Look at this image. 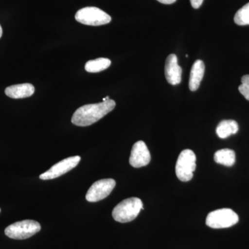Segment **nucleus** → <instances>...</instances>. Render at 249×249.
<instances>
[{
    "mask_svg": "<svg viewBox=\"0 0 249 249\" xmlns=\"http://www.w3.org/2000/svg\"><path fill=\"white\" fill-rule=\"evenodd\" d=\"M115 106V101L111 99L96 104L85 105L75 111L72 116V124L80 127L91 125L111 112Z\"/></svg>",
    "mask_w": 249,
    "mask_h": 249,
    "instance_id": "1",
    "label": "nucleus"
},
{
    "mask_svg": "<svg viewBox=\"0 0 249 249\" xmlns=\"http://www.w3.org/2000/svg\"><path fill=\"white\" fill-rule=\"evenodd\" d=\"M142 209L143 206L139 198H128L116 205L112 211V217L118 222H132L137 218Z\"/></svg>",
    "mask_w": 249,
    "mask_h": 249,
    "instance_id": "2",
    "label": "nucleus"
},
{
    "mask_svg": "<svg viewBox=\"0 0 249 249\" xmlns=\"http://www.w3.org/2000/svg\"><path fill=\"white\" fill-rule=\"evenodd\" d=\"M196 169V155L189 149L183 150L177 160L176 175L180 181L186 182L193 178V172Z\"/></svg>",
    "mask_w": 249,
    "mask_h": 249,
    "instance_id": "3",
    "label": "nucleus"
},
{
    "mask_svg": "<svg viewBox=\"0 0 249 249\" xmlns=\"http://www.w3.org/2000/svg\"><path fill=\"white\" fill-rule=\"evenodd\" d=\"M41 226L34 220H23L14 223L5 229V235L14 240H25L38 232Z\"/></svg>",
    "mask_w": 249,
    "mask_h": 249,
    "instance_id": "4",
    "label": "nucleus"
},
{
    "mask_svg": "<svg viewBox=\"0 0 249 249\" xmlns=\"http://www.w3.org/2000/svg\"><path fill=\"white\" fill-rule=\"evenodd\" d=\"M239 222L236 213L230 209L215 210L206 217V224L212 229H225L235 225Z\"/></svg>",
    "mask_w": 249,
    "mask_h": 249,
    "instance_id": "5",
    "label": "nucleus"
},
{
    "mask_svg": "<svg viewBox=\"0 0 249 249\" xmlns=\"http://www.w3.org/2000/svg\"><path fill=\"white\" fill-rule=\"evenodd\" d=\"M77 22L89 26H101L109 24L111 18L98 8L85 7L80 9L75 16Z\"/></svg>",
    "mask_w": 249,
    "mask_h": 249,
    "instance_id": "6",
    "label": "nucleus"
},
{
    "mask_svg": "<svg viewBox=\"0 0 249 249\" xmlns=\"http://www.w3.org/2000/svg\"><path fill=\"white\" fill-rule=\"evenodd\" d=\"M116 186L115 180L105 178L98 180L93 183L86 194L87 201L89 202H97L103 200L110 195Z\"/></svg>",
    "mask_w": 249,
    "mask_h": 249,
    "instance_id": "7",
    "label": "nucleus"
},
{
    "mask_svg": "<svg viewBox=\"0 0 249 249\" xmlns=\"http://www.w3.org/2000/svg\"><path fill=\"white\" fill-rule=\"evenodd\" d=\"M80 160V157L79 156L69 157V158L60 160L56 164L53 165L47 172L40 175V178L42 180H49L58 178L68 173L73 168H76L79 163Z\"/></svg>",
    "mask_w": 249,
    "mask_h": 249,
    "instance_id": "8",
    "label": "nucleus"
},
{
    "mask_svg": "<svg viewBox=\"0 0 249 249\" xmlns=\"http://www.w3.org/2000/svg\"><path fill=\"white\" fill-rule=\"evenodd\" d=\"M151 160L150 151L146 144L142 141L134 143L129 157V164L134 168H142L145 166Z\"/></svg>",
    "mask_w": 249,
    "mask_h": 249,
    "instance_id": "9",
    "label": "nucleus"
},
{
    "mask_svg": "<svg viewBox=\"0 0 249 249\" xmlns=\"http://www.w3.org/2000/svg\"><path fill=\"white\" fill-rule=\"evenodd\" d=\"M182 69L178 65L175 54H170L165 60V76L167 81L172 85L179 84L181 80Z\"/></svg>",
    "mask_w": 249,
    "mask_h": 249,
    "instance_id": "10",
    "label": "nucleus"
},
{
    "mask_svg": "<svg viewBox=\"0 0 249 249\" xmlns=\"http://www.w3.org/2000/svg\"><path fill=\"white\" fill-rule=\"evenodd\" d=\"M35 92V88L30 83H24L8 87L5 89L6 96L11 98L18 99L30 97Z\"/></svg>",
    "mask_w": 249,
    "mask_h": 249,
    "instance_id": "11",
    "label": "nucleus"
},
{
    "mask_svg": "<svg viewBox=\"0 0 249 249\" xmlns=\"http://www.w3.org/2000/svg\"><path fill=\"white\" fill-rule=\"evenodd\" d=\"M205 72V65L201 60H197L192 67L190 75L189 88L192 91H196L200 86Z\"/></svg>",
    "mask_w": 249,
    "mask_h": 249,
    "instance_id": "12",
    "label": "nucleus"
},
{
    "mask_svg": "<svg viewBox=\"0 0 249 249\" xmlns=\"http://www.w3.org/2000/svg\"><path fill=\"white\" fill-rule=\"evenodd\" d=\"M239 125L235 121L224 120L218 124L216 133L220 139H226L238 132Z\"/></svg>",
    "mask_w": 249,
    "mask_h": 249,
    "instance_id": "13",
    "label": "nucleus"
},
{
    "mask_svg": "<svg viewBox=\"0 0 249 249\" xmlns=\"http://www.w3.org/2000/svg\"><path fill=\"white\" fill-rule=\"evenodd\" d=\"M214 161L219 164L225 166H232L235 163V153L230 149H222L215 152L214 156Z\"/></svg>",
    "mask_w": 249,
    "mask_h": 249,
    "instance_id": "14",
    "label": "nucleus"
},
{
    "mask_svg": "<svg viewBox=\"0 0 249 249\" xmlns=\"http://www.w3.org/2000/svg\"><path fill=\"white\" fill-rule=\"evenodd\" d=\"M111 60L108 58H100L89 60L85 64V69L89 73H97L106 70L111 65Z\"/></svg>",
    "mask_w": 249,
    "mask_h": 249,
    "instance_id": "15",
    "label": "nucleus"
},
{
    "mask_svg": "<svg viewBox=\"0 0 249 249\" xmlns=\"http://www.w3.org/2000/svg\"><path fill=\"white\" fill-rule=\"evenodd\" d=\"M234 21L237 25H249V3L237 11Z\"/></svg>",
    "mask_w": 249,
    "mask_h": 249,
    "instance_id": "16",
    "label": "nucleus"
},
{
    "mask_svg": "<svg viewBox=\"0 0 249 249\" xmlns=\"http://www.w3.org/2000/svg\"><path fill=\"white\" fill-rule=\"evenodd\" d=\"M242 84L239 86V91L245 96L247 101H249V74L242 76Z\"/></svg>",
    "mask_w": 249,
    "mask_h": 249,
    "instance_id": "17",
    "label": "nucleus"
},
{
    "mask_svg": "<svg viewBox=\"0 0 249 249\" xmlns=\"http://www.w3.org/2000/svg\"><path fill=\"white\" fill-rule=\"evenodd\" d=\"M190 1H191L192 6L194 9H197L200 7L204 0H190Z\"/></svg>",
    "mask_w": 249,
    "mask_h": 249,
    "instance_id": "18",
    "label": "nucleus"
},
{
    "mask_svg": "<svg viewBox=\"0 0 249 249\" xmlns=\"http://www.w3.org/2000/svg\"><path fill=\"white\" fill-rule=\"evenodd\" d=\"M157 1H160L161 4H172L175 3L177 0H157Z\"/></svg>",
    "mask_w": 249,
    "mask_h": 249,
    "instance_id": "19",
    "label": "nucleus"
},
{
    "mask_svg": "<svg viewBox=\"0 0 249 249\" xmlns=\"http://www.w3.org/2000/svg\"><path fill=\"white\" fill-rule=\"evenodd\" d=\"M1 36H2V29H1V27L0 26V38H1Z\"/></svg>",
    "mask_w": 249,
    "mask_h": 249,
    "instance_id": "20",
    "label": "nucleus"
},
{
    "mask_svg": "<svg viewBox=\"0 0 249 249\" xmlns=\"http://www.w3.org/2000/svg\"><path fill=\"white\" fill-rule=\"evenodd\" d=\"M0 212H1V209H0Z\"/></svg>",
    "mask_w": 249,
    "mask_h": 249,
    "instance_id": "21",
    "label": "nucleus"
}]
</instances>
